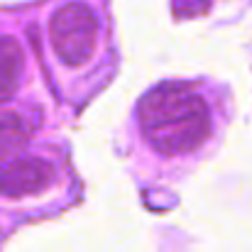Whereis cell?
<instances>
[{"label":"cell","mask_w":252,"mask_h":252,"mask_svg":"<svg viewBox=\"0 0 252 252\" xmlns=\"http://www.w3.org/2000/svg\"><path fill=\"white\" fill-rule=\"evenodd\" d=\"M100 17L93 5L71 0L54 10L49 20V44L57 59L69 69L86 66L100 44Z\"/></svg>","instance_id":"2"},{"label":"cell","mask_w":252,"mask_h":252,"mask_svg":"<svg viewBox=\"0 0 252 252\" xmlns=\"http://www.w3.org/2000/svg\"><path fill=\"white\" fill-rule=\"evenodd\" d=\"M32 135V125L20 113H0V162L10 159Z\"/></svg>","instance_id":"5"},{"label":"cell","mask_w":252,"mask_h":252,"mask_svg":"<svg viewBox=\"0 0 252 252\" xmlns=\"http://www.w3.org/2000/svg\"><path fill=\"white\" fill-rule=\"evenodd\" d=\"M54 184V167L42 157H22L0 167V196L25 198Z\"/></svg>","instance_id":"3"},{"label":"cell","mask_w":252,"mask_h":252,"mask_svg":"<svg viewBox=\"0 0 252 252\" xmlns=\"http://www.w3.org/2000/svg\"><path fill=\"white\" fill-rule=\"evenodd\" d=\"M137 120L147 142L167 157L191 155L211 135V108L189 84L152 88L137 105Z\"/></svg>","instance_id":"1"},{"label":"cell","mask_w":252,"mask_h":252,"mask_svg":"<svg viewBox=\"0 0 252 252\" xmlns=\"http://www.w3.org/2000/svg\"><path fill=\"white\" fill-rule=\"evenodd\" d=\"M25 54L17 39L0 34V103L10 100L22 84Z\"/></svg>","instance_id":"4"}]
</instances>
